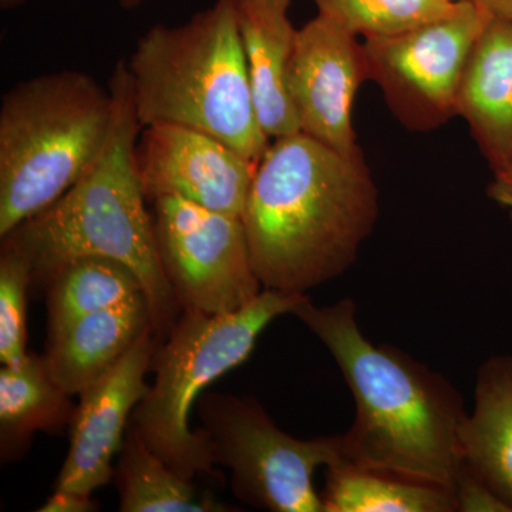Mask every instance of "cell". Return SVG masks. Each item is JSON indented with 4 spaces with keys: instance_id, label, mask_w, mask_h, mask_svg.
Wrapping results in <instances>:
<instances>
[{
    "instance_id": "obj_11",
    "label": "cell",
    "mask_w": 512,
    "mask_h": 512,
    "mask_svg": "<svg viewBox=\"0 0 512 512\" xmlns=\"http://www.w3.org/2000/svg\"><path fill=\"white\" fill-rule=\"evenodd\" d=\"M365 82L366 59L359 37L322 15L298 30L289 93L301 133L340 153L359 150L353 104Z\"/></svg>"
},
{
    "instance_id": "obj_14",
    "label": "cell",
    "mask_w": 512,
    "mask_h": 512,
    "mask_svg": "<svg viewBox=\"0 0 512 512\" xmlns=\"http://www.w3.org/2000/svg\"><path fill=\"white\" fill-rule=\"evenodd\" d=\"M292 0H235L259 124L269 140L301 133L289 93L298 30L289 19Z\"/></svg>"
},
{
    "instance_id": "obj_16",
    "label": "cell",
    "mask_w": 512,
    "mask_h": 512,
    "mask_svg": "<svg viewBox=\"0 0 512 512\" xmlns=\"http://www.w3.org/2000/svg\"><path fill=\"white\" fill-rule=\"evenodd\" d=\"M461 451L464 464L512 512V355L491 357L478 369Z\"/></svg>"
},
{
    "instance_id": "obj_3",
    "label": "cell",
    "mask_w": 512,
    "mask_h": 512,
    "mask_svg": "<svg viewBox=\"0 0 512 512\" xmlns=\"http://www.w3.org/2000/svg\"><path fill=\"white\" fill-rule=\"evenodd\" d=\"M109 89L113 116L99 156L63 197L2 239L29 259L36 285L45 286L57 269L84 256L128 266L143 285L154 335L163 340L183 309L164 274L153 214L138 177L136 147L143 127L126 59L114 67Z\"/></svg>"
},
{
    "instance_id": "obj_28",
    "label": "cell",
    "mask_w": 512,
    "mask_h": 512,
    "mask_svg": "<svg viewBox=\"0 0 512 512\" xmlns=\"http://www.w3.org/2000/svg\"><path fill=\"white\" fill-rule=\"evenodd\" d=\"M19 2L20 0H2L3 6H5V8H9V6L18 5Z\"/></svg>"
},
{
    "instance_id": "obj_18",
    "label": "cell",
    "mask_w": 512,
    "mask_h": 512,
    "mask_svg": "<svg viewBox=\"0 0 512 512\" xmlns=\"http://www.w3.org/2000/svg\"><path fill=\"white\" fill-rule=\"evenodd\" d=\"M323 512H454L456 495L440 485L362 470L346 461L328 467Z\"/></svg>"
},
{
    "instance_id": "obj_15",
    "label": "cell",
    "mask_w": 512,
    "mask_h": 512,
    "mask_svg": "<svg viewBox=\"0 0 512 512\" xmlns=\"http://www.w3.org/2000/svg\"><path fill=\"white\" fill-rule=\"evenodd\" d=\"M150 326L144 295L76 319L49 333L43 356L50 375L69 396H79L116 365Z\"/></svg>"
},
{
    "instance_id": "obj_4",
    "label": "cell",
    "mask_w": 512,
    "mask_h": 512,
    "mask_svg": "<svg viewBox=\"0 0 512 512\" xmlns=\"http://www.w3.org/2000/svg\"><path fill=\"white\" fill-rule=\"evenodd\" d=\"M141 127L180 124L258 164L271 140L256 114L235 0H215L178 26L156 25L127 60Z\"/></svg>"
},
{
    "instance_id": "obj_17",
    "label": "cell",
    "mask_w": 512,
    "mask_h": 512,
    "mask_svg": "<svg viewBox=\"0 0 512 512\" xmlns=\"http://www.w3.org/2000/svg\"><path fill=\"white\" fill-rule=\"evenodd\" d=\"M69 394L50 375L45 356L29 353L19 365L0 370V453L19 460L39 431L55 433L72 423Z\"/></svg>"
},
{
    "instance_id": "obj_5",
    "label": "cell",
    "mask_w": 512,
    "mask_h": 512,
    "mask_svg": "<svg viewBox=\"0 0 512 512\" xmlns=\"http://www.w3.org/2000/svg\"><path fill=\"white\" fill-rule=\"evenodd\" d=\"M110 89L79 70L40 74L0 107V238L63 197L99 156Z\"/></svg>"
},
{
    "instance_id": "obj_25",
    "label": "cell",
    "mask_w": 512,
    "mask_h": 512,
    "mask_svg": "<svg viewBox=\"0 0 512 512\" xmlns=\"http://www.w3.org/2000/svg\"><path fill=\"white\" fill-rule=\"evenodd\" d=\"M487 195L490 200L510 212L512 221V167L504 173L494 175L493 181L488 185Z\"/></svg>"
},
{
    "instance_id": "obj_12",
    "label": "cell",
    "mask_w": 512,
    "mask_h": 512,
    "mask_svg": "<svg viewBox=\"0 0 512 512\" xmlns=\"http://www.w3.org/2000/svg\"><path fill=\"white\" fill-rule=\"evenodd\" d=\"M160 340L148 328L133 348L79 394L74 409L69 454L55 490L93 494L116 474L113 460L126 439L128 420L150 386L146 375Z\"/></svg>"
},
{
    "instance_id": "obj_10",
    "label": "cell",
    "mask_w": 512,
    "mask_h": 512,
    "mask_svg": "<svg viewBox=\"0 0 512 512\" xmlns=\"http://www.w3.org/2000/svg\"><path fill=\"white\" fill-rule=\"evenodd\" d=\"M136 163L147 201L177 197L237 217L258 167L220 138L171 123L143 127Z\"/></svg>"
},
{
    "instance_id": "obj_26",
    "label": "cell",
    "mask_w": 512,
    "mask_h": 512,
    "mask_svg": "<svg viewBox=\"0 0 512 512\" xmlns=\"http://www.w3.org/2000/svg\"><path fill=\"white\" fill-rule=\"evenodd\" d=\"M490 18L512 20V0H473Z\"/></svg>"
},
{
    "instance_id": "obj_27",
    "label": "cell",
    "mask_w": 512,
    "mask_h": 512,
    "mask_svg": "<svg viewBox=\"0 0 512 512\" xmlns=\"http://www.w3.org/2000/svg\"><path fill=\"white\" fill-rule=\"evenodd\" d=\"M148 0H120V6L121 8L127 9V10H133L140 8V6H143L144 3H147Z\"/></svg>"
},
{
    "instance_id": "obj_20",
    "label": "cell",
    "mask_w": 512,
    "mask_h": 512,
    "mask_svg": "<svg viewBox=\"0 0 512 512\" xmlns=\"http://www.w3.org/2000/svg\"><path fill=\"white\" fill-rule=\"evenodd\" d=\"M43 288L46 289L49 333L90 313L144 295L140 279L128 266L100 256L70 261L57 269Z\"/></svg>"
},
{
    "instance_id": "obj_29",
    "label": "cell",
    "mask_w": 512,
    "mask_h": 512,
    "mask_svg": "<svg viewBox=\"0 0 512 512\" xmlns=\"http://www.w3.org/2000/svg\"><path fill=\"white\" fill-rule=\"evenodd\" d=\"M448 2H458V0H448Z\"/></svg>"
},
{
    "instance_id": "obj_13",
    "label": "cell",
    "mask_w": 512,
    "mask_h": 512,
    "mask_svg": "<svg viewBox=\"0 0 512 512\" xmlns=\"http://www.w3.org/2000/svg\"><path fill=\"white\" fill-rule=\"evenodd\" d=\"M457 116L495 174L512 167V20L491 18L461 76Z\"/></svg>"
},
{
    "instance_id": "obj_22",
    "label": "cell",
    "mask_w": 512,
    "mask_h": 512,
    "mask_svg": "<svg viewBox=\"0 0 512 512\" xmlns=\"http://www.w3.org/2000/svg\"><path fill=\"white\" fill-rule=\"evenodd\" d=\"M32 284L29 259L9 239H2L0 255V362L19 365L26 350V306Z\"/></svg>"
},
{
    "instance_id": "obj_19",
    "label": "cell",
    "mask_w": 512,
    "mask_h": 512,
    "mask_svg": "<svg viewBox=\"0 0 512 512\" xmlns=\"http://www.w3.org/2000/svg\"><path fill=\"white\" fill-rule=\"evenodd\" d=\"M121 512L231 511L210 495H201L190 480L175 473L133 427H128L116 474Z\"/></svg>"
},
{
    "instance_id": "obj_21",
    "label": "cell",
    "mask_w": 512,
    "mask_h": 512,
    "mask_svg": "<svg viewBox=\"0 0 512 512\" xmlns=\"http://www.w3.org/2000/svg\"><path fill=\"white\" fill-rule=\"evenodd\" d=\"M318 15L335 20L357 37L396 35L453 8L448 0H312Z\"/></svg>"
},
{
    "instance_id": "obj_1",
    "label": "cell",
    "mask_w": 512,
    "mask_h": 512,
    "mask_svg": "<svg viewBox=\"0 0 512 512\" xmlns=\"http://www.w3.org/2000/svg\"><path fill=\"white\" fill-rule=\"evenodd\" d=\"M377 217L362 150L340 153L303 133L271 141L242 212L262 286L293 293L345 274Z\"/></svg>"
},
{
    "instance_id": "obj_23",
    "label": "cell",
    "mask_w": 512,
    "mask_h": 512,
    "mask_svg": "<svg viewBox=\"0 0 512 512\" xmlns=\"http://www.w3.org/2000/svg\"><path fill=\"white\" fill-rule=\"evenodd\" d=\"M454 494H456L457 511L510 512L503 501L464 463L460 476L457 478Z\"/></svg>"
},
{
    "instance_id": "obj_9",
    "label": "cell",
    "mask_w": 512,
    "mask_h": 512,
    "mask_svg": "<svg viewBox=\"0 0 512 512\" xmlns=\"http://www.w3.org/2000/svg\"><path fill=\"white\" fill-rule=\"evenodd\" d=\"M153 204L158 255L183 311L227 315L261 295L242 217L177 197Z\"/></svg>"
},
{
    "instance_id": "obj_7",
    "label": "cell",
    "mask_w": 512,
    "mask_h": 512,
    "mask_svg": "<svg viewBox=\"0 0 512 512\" xmlns=\"http://www.w3.org/2000/svg\"><path fill=\"white\" fill-rule=\"evenodd\" d=\"M198 412L215 464L228 468L238 500L272 512H323L313 476L345 461L342 434L296 439L252 397L202 393Z\"/></svg>"
},
{
    "instance_id": "obj_2",
    "label": "cell",
    "mask_w": 512,
    "mask_h": 512,
    "mask_svg": "<svg viewBox=\"0 0 512 512\" xmlns=\"http://www.w3.org/2000/svg\"><path fill=\"white\" fill-rule=\"evenodd\" d=\"M292 315L332 353L352 390L355 420L342 434L346 463L454 493L468 413L456 387L396 346L370 342L352 299L316 306L306 296Z\"/></svg>"
},
{
    "instance_id": "obj_8",
    "label": "cell",
    "mask_w": 512,
    "mask_h": 512,
    "mask_svg": "<svg viewBox=\"0 0 512 512\" xmlns=\"http://www.w3.org/2000/svg\"><path fill=\"white\" fill-rule=\"evenodd\" d=\"M490 19L473 0H458L439 18L363 40L367 80L404 127L436 130L457 116L464 67Z\"/></svg>"
},
{
    "instance_id": "obj_24",
    "label": "cell",
    "mask_w": 512,
    "mask_h": 512,
    "mask_svg": "<svg viewBox=\"0 0 512 512\" xmlns=\"http://www.w3.org/2000/svg\"><path fill=\"white\" fill-rule=\"evenodd\" d=\"M99 510V504L92 494L77 491L55 490L52 497L39 508L40 512H92Z\"/></svg>"
},
{
    "instance_id": "obj_6",
    "label": "cell",
    "mask_w": 512,
    "mask_h": 512,
    "mask_svg": "<svg viewBox=\"0 0 512 512\" xmlns=\"http://www.w3.org/2000/svg\"><path fill=\"white\" fill-rule=\"evenodd\" d=\"M306 296L264 289L247 308L227 315L183 311L154 353L156 380L130 424L175 473L190 481L197 474L211 476L210 439L204 429L191 430L192 406L210 384L247 362L266 326L293 313Z\"/></svg>"
}]
</instances>
